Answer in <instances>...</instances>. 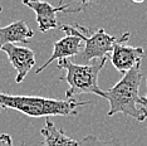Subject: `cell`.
Here are the masks:
<instances>
[{
	"label": "cell",
	"instance_id": "obj_1",
	"mask_svg": "<svg viewBox=\"0 0 147 146\" xmlns=\"http://www.w3.org/2000/svg\"><path fill=\"white\" fill-rule=\"evenodd\" d=\"M140 66L141 63L123 74L112 88L105 91V98L109 102L108 116L123 114L131 116L138 122H143L147 118V99L145 96H140L142 79Z\"/></svg>",
	"mask_w": 147,
	"mask_h": 146
},
{
	"label": "cell",
	"instance_id": "obj_2",
	"mask_svg": "<svg viewBox=\"0 0 147 146\" xmlns=\"http://www.w3.org/2000/svg\"><path fill=\"white\" fill-rule=\"evenodd\" d=\"M91 102H78L76 99H55L38 96H15L0 92V107L13 108L29 117L51 116H77L81 107Z\"/></svg>",
	"mask_w": 147,
	"mask_h": 146
},
{
	"label": "cell",
	"instance_id": "obj_3",
	"mask_svg": "<svg viewBox=\"0 0 147 146\" xmlns=\"http://www.w3.org/2000/svg\"><path fill=\"white\" fill-rule=\"evenodd\" d=\"M106 62L107 58L97 59L91 64H77L71 59L58 61V68L65 71V76L59 79L69 84L68 91L65 92L67 99H73L74 96L83 93H93L105 98V91L98 86V76Z\"/></svg>",
	"mask_w": 147,
	"mask_h": 146
},
{
	"label": "cell",
	"instance_id": "obj_4",
	"mask_svg": "<svg viewBox=\"0 0 147 146\" xmlns=\"http://www.w3.org/2000/svg\"><path fill=\"white\" fill-rule=\"evenodd\" d=\"M59 28L65 33V35H77L84 43V48L81 54L82 61L91 62L93 59H105L111 55L113 48L123 39V34L117 36L109 35L105 29H97L92 32L84 26L77 25H61Z\"/></svg>",
	"mask_w": 147,
	"mask_h": 146
},
{
	"label": "cell",
	"instance_id": "obj_5",
	"mask_svg": "<svg viewBox=\"0 0 147 146\" xmlns=\"http://www.w3.org/2000/svg\"><path fill=\"white\" fill-rule=\"evenodd\" d=\"M129 32L123 34V39L118 44L113 48V51L109 55L113 67H115L118 72L126 74L129 72L133 67L141 63V58L145 54L142 47H131L127 44L129 39Z\"/></svg>",
	"mask_w": 147,
	"mask_h": 146
},
{
	"label": "cell",
	"instance_id": "obj_6",
	"mask_svg": "<svg viewBox=\"0 0 147 146\" xmlns=\"http://www.w3.org/2000/svg\"><path fill=\"white\" fill-rule=\"evenodd\" d=\"M23 4L30 8L36 14V24L38 29L42 33H47L52 29L58 28L57 23V13H71V4L61 3L58 6H53L47 1H26L24 0Z\"/></svg>",
	"mask_w": 147,
	"mask_h": 146
},
{
	"label": "cell",
	"instance_id": "obj_7",
	"mask_svg": "<svg viewBox=\"0 0 147 146\" xmlns=\"http://www.w3.org/2000/svg\"><path fill=\"white\" fill-rule=\"evenodd\" d=\"M0 51L5 52L9 58V62L16 69V83H22L26 74L35 64V54L32 49L26 47H19L15 44H6L1 47Z\"/></svg>",
	"mask_w": 147,
	"mask_h": 146
},
{
	"label": "cell",
	"instance_id": "obj_8",
	"mask_svg": "<svg viewBox=\"0 0 147 146\" xmlns=\"http://www.w3.org/2000/svg\"><path fill=\"white\" fill-rule=\"evenodd\" d=\"M82 45H83L82 39L77 35H65L64 38L59 39L53 45V53L49 57V59L36 69L35 73H40L53 61H62V59H69L71 57H74L81 52Z\"/></svg>",
	"mask_w": 147,
	"mask_h": 146
},
{
	"label": "cell",
	"instance_id": "obj_9",
	"mask_svg": "<svg viewBox=\"0 0 147 146\" xmlns=\"http://www.w3.org/2000/svg\"><path fill=\"white\" fill-rule=\"evenodd\" d=\"M34 36V32L28 26L25 20H16L11 24L0 28V49L6 44L29 43Z\"/></svg>",
	"mask_w": 147,
	"mask_h": 146
},
{
	"label": "cell",
	"instance_id": "obj_10",
	"mask_svg": "<svg viewBox=\"0 0 147 146\" xmlns=\"http://www.w3.org/2000/svg\"><path fill=\"white\" fill-rule=\"evenodd\" d=\"M40 134L44 137V146H79V141L67 136L62 128L53 124L51 117H45V126Z\"/></svg>",
	"mask_w": 147,
	"mask_h": 146
},
{
	"label": "cell",
	"instance_id": "obj_11",
	"mask_svg": "<svg viewBox=\"0 0 147 146\" xmlns=\"http://www.w3.org/2000/svg\"><path fill=\"white\" fill-rule=\"evenodd\" d=\"M79 146H122L117 139L101 140L94 135H87L79 141Z\"/></svg>",
	"mask_w": 147,
	"mask_h": 146
},
{
	"label": "cell",
	"instance_id": "obj_12",
	"mask_svg": "<svg viewBox=\"0 0 147 146\" xmlns=\"http://www.w3.org/2000/svg\"><path fill=\"white\" fill-rule=\"evenodd\" d=\"M0 146H14V144H13V139L8 134L0 135Z\"/></svg>",
	"mask_w": 147,
	"mask_h": 146
},
{
	"label": "cell",
	"instance_id": "obj_13",
	"mask_svg": "<svg viewBox=\"0 0 147 146\" xmlns=\"http://www.w3.org/2000/svg\"><path fill=\"white\" fill-rule=\"evenodd\" d=\"M1 10H3V8H1V6H0V13H1Z\"/></svg>",
	"mask_w": 147,
	"mask_h": 146
},
{
	"label": "cell",
	"instance_id": "obj_14",
	"mask_svg": "<svg viewBox=\"0 0 147 146\" xmlns=\"http://www.w3.org/2000/svg\"><path fill=\"white\" fill-rule=\"evenodd\" d=\"M145 98H146V99H147V93H146V95H145Z\"/></svg>",
	"mask_w": 147,
	"mask_h": 146
},
{
	"label": "cell",
	"instance_id": "obj_15",
	"mask_svg": "<svg viewBox=\"0 0 147 146\" xmlns=\"http://www.w3.org/2000/svg\"><path fill=\"white\" fill-rule=\"evenodd\" d=\"M0 112H1V107H0Z\"/></svg>",
	"mask_w": 147,
	"mask_h": 146
}]
</instances>
